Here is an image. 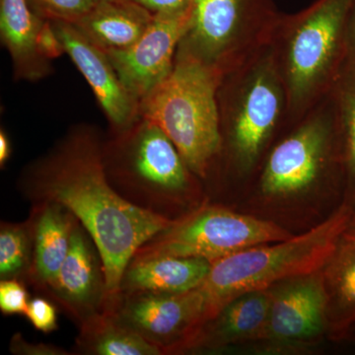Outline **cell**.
<instances>
[{"label": "cell", "mask_w": 355, "mask_h": 355, "mask_svg": "<svg viewBox=\"0 0 355 355\" xmlns=\"http://www.w3.org/2000/svg\"><path fill=\"white\" fill-rule=\"evenodd\" d=\"M292 236L275 222L237 214L219 205H202L140 247L132 261L178 257L205 259L212 263Z\"/></svg>", "instance_id": "obj_6"}, {"label": "cell", "mask_w": 355, "mask_h": 355, "mask_svg": "<svg viewBox=\"0 0 355 355\" xmlns=\"http://www.w3.org/2000/svg\"><path fill=\"white\" fill-rule=\"evenodd\" d=\"M153 14L171 13L186 10L193 6V0H133Z\"/></svg>", "instance_id": "obj_29"}, {"label": "cell", "mask_w": 355, "mask_h": 355, "mask_svg": "<svg viewBox=\"0 0 355 355\" xmlns=\"http://www.w3.org/2000/svg\"><path fill=\"white\" fill-rule=\"evenodd\" d=\"M44 21L27 0H0V40L10 57L15 81L38 83L53 73V62L38 49Z\"/></svg>", "instance_id": "obj_15"}, {"label": "cell", "mask_w": 355, "mask_h": 355, "mask_svg": "<svg viewBox=\"0 0 355 355\" xmlns=\"http://www.w3.org/2000/svg\"><path fill=\"white\" fill-rule=\"evenodd\" d=\"M270 13L266 0H193L179 48L226 73L245 32Z\"/></svg>", "instance_id": "obj_9"}, {"label": "cell", "mask_w": 355, "mask_h": 355, "mask_svg": "<svg viewBox=\"0 0 355 355\" xmlns=\"http://www.w3.org/2000/svg\"><path fill=\"white\" fill-rule=\"evenodd\" d=\"M328 318V291L320 270L272 292L265 336L282 342L306 340L321 333Z\"/></svg>", "instance_id": "obj_14"}, {"label": "cell", "mask_w": 355, "mask_h": 355, "mask_svg": "<svg viewBox=\"0 0 355 355\" xmlns=\"http://www.w3.org/2000/svg\"><path fill=\"white\" fill-rule=\"evenodd\" d=\"M154 14L133 0H100L72 23L104 51H121L137 43L153 23Z\"/></svg>", "instance_id": "obj_18"}, {"label": "cell", "mask_w": 355, "mask_h": 355, "mask_svg": "<svg viewBox=\"0 0 355 355\" xmlns=\"http://www.w3.org/2000/svg\"><path fill=\"white\" fill-rule=\"evenodd\" d=\"M12 154V147H11V141L6 130L1 128L0 130V166L3 168L7 161L10 158Z\"/></svg>", "instance_id": "obj_31"}, {"label": "cell", "mask_w": 355, "mask_h": 355, "mask_svg": "<svg viewBox=\"0 0 355 355\" xmlns=\"http://www.w3.org/2000/svg\"><path fill=\"white\" fill-rule=\"evenodd\" d=\"M37 330L51 333L58 329V314L55 306L44 298L30 301L25 315Z\"/></svg>", "instance_id": "obj_26"}, {"label": "cell", "mask_w": 355, "mask_h": 355, "mask_svg": "<svg viewBox=\"0 0 355 355\" xmlns=\"http://www.w3.org/2000/svg\"><path fill=\"white\" fill-rule=\"evenodd\" d=\"M331 127L328 121L315 119L273 149L263 177L261 191L266 196H287L308 188L324 165Z\"/></svg>", "instance_id": "obj_12"}, {"label": "cell", "mask_w": 355, "mask_h": 355, "mask_svg": "<svg viewBox=\"0 0 355 355\" xmlns=\"http://www.w3.org/2000/svg\"><path fill=\"white\" fill-rule=\"evenodd\" d=\"M77 345L83 354L97 355H161L158 347L103 311L81 323Z\"/></svg>", "instance_id": "obj_19"}, {"label": "cell", "mask_w": 355, "mask_h": 355, "mask_svg": "<svg viewBox=\"0 0 355 355\" xmlns=\"http://www.w3.org/2000/svg\"><path fill=\"white\" fill-rule=\"evenodd\" d=\"M228 109L229 135L233 153L240 165L251 167L260 155L284 106V79L270 60L249 72Z\"/></svg>", "instance_id": "obj_8"}, {"label": "cell", "mask_w": 355, "mask_h": 355, "mask_svg": "<svg viewBox=\"0 0 355 355\" xmlns=\"http://www.w3.org/2000/svg\"><path fill=\"white\" fill-rule=\"evenodd\" d=\"M103 161L110 183L125 200L160 216L168 217L166 205L193 188V173L172 140L142 116L127 130H110Z\"/></svg>", "instance_id": "obj_4"}, {"label": "cell", "mask_w": 355, "mask_h": 355, "mask_svg": "<svg viewBox=\"0 0 355 355\" xmlns=\"http://www.w3.org/2000/svg\"><path fill=\"white\" fill-rule=\"evenodd\" d=\"M29 295L22 282L16 279L0 282V310L6 315H26Z\"/></svg>", "instance_id": "obj_25"}, {"label": "cell", "mask_w": 355, "mask_h": 355, "mask_svg": "<svg viewBox=\"0 0 355 355\" xmlns=\"http://www.w3.org/2000/svg\"><path fill=\"white\" fill-rule=\"evenodd\" d=\"M334 329L345 333L355 324V235L345 232L323 268Z\"/></svg>", "instance_id": "obj_21"}, {"label": "cell", "mask_w": 355, "mask_h": 355, "mask_svg": "<svg viewBox=\"0 0 355 355\" xmlns=\"http://www.w3.org/2000/svg\"><path fill=\"white\" fill-rule=\"evenodd\" d=\"M349 60H355V1L350 14L349 29H347V53Z\"/></svg>", "instance_id": "obj_30"}, {"label": "cell", "mask_w": 355, "mask_h": 355, "mask_svg": "<svg viewBox=\"0 0 355 355\" xmlns=\"http://www.w3.org/2000/svg\"><path fill=\"white\" fill-rule=\"evenodd\" d=\"M37 15L48 21L76 23L97 3V0H27Z\"/></svg>", "instance_id": "obj_24"}, {"label": "cell", "mask_w": 355, "mask_h": 355, "mask_svg": "<svg viewBox=\"0 0 355 355\" xmlns=\"http://www.w3.org/2000/svg\"><path fill=\"white\" fill-rule=\"evenodd\" d=\"M270 304L272 293L268 291L249 292L236 298L205 327L211 328V343L220 345L265 336Z\"/></svg>", "instance_id": "obj_20"}, {"label": "cell", "mask_w": 355, "mask_h": 355, "mask_svg": "<svg viewBox=\"0 0 355 355\" xmlns=\"http://www.w3.org/2000/svg\"><path fill=\"white\" fill-rule=\"evenodd\" d=\"M46 288L80 323L105 309L106 279L101 257L79 221L72 231L67 259Z\"/></svg>", "instance_id": "obj_13"}, {"label": "cell", "mask_w": 355, "mask_h": 355, "mask_svg": "<svg viewBox=\"0 0 355 355\" xmlns=\"http://www.w3.org/2000/svg\"><path fill=\"white\" fill-rule=\"evenodd\" d=\"M225 72L178 48L174 67L140 101V116L172 140L196 176L205 178L222 149L219 89Z\"/></svg>", "instance_id": "obj_3"}, {"label": "cell", "mask_w": 355, "mask_h": 355, "mask_svg": "<svg viewBox=\"0 0 355 355\" xmlns=\"http://www.w3.org/2000/svg\"><path fill=\"white\" fill-rule=\"evenodd\" d=\"M103 141L92 125H74L26 168L19 184L33 202H55L69 209L92 238L106 279L105 311L120 300L121 280L137 250L178 218L137 207L112 186L105 171Z\"/></svg>", "instance_id": "obj_1"}, {"label": "cell", "mask_w": 355, "mask_h": 355, "mask_svg": "<svg viewBox=\"0 0 355 355\" xmlns=\"http://www.w3.org/2000/svg\"><path fill=\"white\" fill-rule=\"evenodd\" d=\"M33 237L30 222L3 224L0 230V277L17 279L30 272L33 256Z\"/></svg>", "instance_id": "obj_22"}, {"label": "cell", "mask_w": 355, "mask_h": 355, "mask_svg": "<svg viewBox=\"0 0 355 355\" xmlns=\"http://www.w3.org/2000/svg\"><path fill=\"white\" fill-rule=\"evenodd\" d=\"M112 313L165 354L193 347L205 327L200 287L184 293L121 296Z\"/></svg>", "instance_id": "obj_7"}, {"label": "cell", "mask_w": 355, "mask_h": 355, "mask_svg": "<svg viewBox=\"0 0 355 355\" xmlns=\"http://www.w3.org/2000/svg\"><path fill=\"white\" fill-rule=\"evenodd\" d=\"M191 8L154 14L137 43L125 50L105 51L121 83L139 103L171 72L179 44L190 27Z\"/></svg>", "instance_id": "obj_10"}, {"label": "cell", "mask_w": 355, "mask_h": 355, "mask_svg": "<svg viewBox=\"0 0 355 355\" xmlns=\"http://www.w3.org/2000/svg\"><path fill=\"white\" fill-rule=\"evenodd\" d=\"M76 217L55 202L35 203L30 225L33 237L31 268L28 275L39 286L53 282L67 259Z\"/></svg>", "instance_id": "obj_16"}, {"label": "cell", "mask_w": 355, "mask_h": 355, "mask_svg": "<svg viewBox=\"0 0 355 355\" xmlns=\"http://www.w3.org/2000/svg\"><path fill=\"white\" fill-rule=\"evenodd\" d=\"M211 263L205 259L159 257L132 261L121 280V296L140 293H184L198 288Z\"/></svg>", "instance_id": "obj_17"}, {"label": "cell", "mask_w": 355, "mask_h": 355, "mask_svg": "<svg viewBox=\"0 0 355 355\" xmlns=\"http://www.w3.org/2000/svg\"><path fill=\"white\" fill-rule=\"evenodd\" d=\"M338 114L345 139V163L355 198V60H349L338 87Z\"/></svg>", "instance_id": "obj_23"}, {"label": "cell", "mask_w": 355, "mask_h": 355, "mask_svg": "<svg viewBox=\"0 0 355 355\" xmlns=\"http://www.w3.org/2000/svg\"><path fill=\"white\" fill-rule=\"evenodd\" d=\"M97 1H100V0H97Z\"/></svg>", "instance_id": "obj_33"}, {"label": "cell", "mask_w": 355, "mask_h": 355, "mask_svg": "<svg viewBox=\"0 0 355 355\" xmlns=\"http://www.w3.org/2000/svg\"><path fill=\"white\" fill-rule=\"evenodd\" d=\"M10 352L13 354L25 355H69L67 350L44 345V343H29L21 335H15L11 340Z\"/></svg>", "instance_id": "obj_28"}, {"label": "cell", "mask_w": 355, "mask_h": 355, "mask_svg": "<svg viewBox=\"0 0 355 355\" xmlns=\"http://www.w3.org/2000/svg\"><path fill=\"white\" fill-rule=\"evenodd\" d=\"M38 49L42 57L50 62L65 53L64 44L58 38L50 21H44L43 27L39 33Z\"/></svg>", "instance_id": "obj_27"}, {"label": "cell", "mask_w": 355, "mask_h": 355, "mask_svg": "<svg viewBox=\"0 0 355 355\" xmlns=\"http://www.w3.org/2000/svg\"><path fill=\"white\" fill-rule=\"evenodd\" d=\"M77 69L90 86L110 123V130H127L140 118L139 101L127 90L106 51L72 24L50 21Z\"/></svg>", "instance_id": "obj_11"}, {"label": "cell", "mask_w": 355, "mask_h": 355, "mask_svg": "<svg viewBox=\"0 0 355 355\" xmlns=\"http://www.w3.org/2000/svg\"><path fill=\"white\" fill-rule=\"evenodd\" d=\"M347 233H349V234L355 235V211L354 216H352V221H350L349 229H347Z\"/></svg>", "instance_id": "obj_32"}, {"label": "cell", "mask_w": 355, "mask_h": 355, "mask_svg": "<svg viewBox=\"0 0 355 355\" xmlns=\"http://www.w3.org/2000/svg\"><path fill=\"white\" fill-rule=\"evenodd\" d=\"M354 207L343 203L326 220L284 241L249 248L212 261L200 286L205 297V326L236 298L268 291L282 280L320 272L349 229Z\"/></svg>", "instance_id": "obj_2"}, {"label": "cell", "mask_w": 355, "mask_h": 355, "mask_svg": "<svg viewBox=\"0 0 355 355\" xmlns=\"http://www.w3.org/2000/svg\"><path fill=\"white\" fill-rule=\"evenodd\" d=\"M355 0H317L291 18L282 55L287 98L305 105L338 71L347 53V29Z\"/></svg>", "instance_id": "obj_5"}]
</instances>
